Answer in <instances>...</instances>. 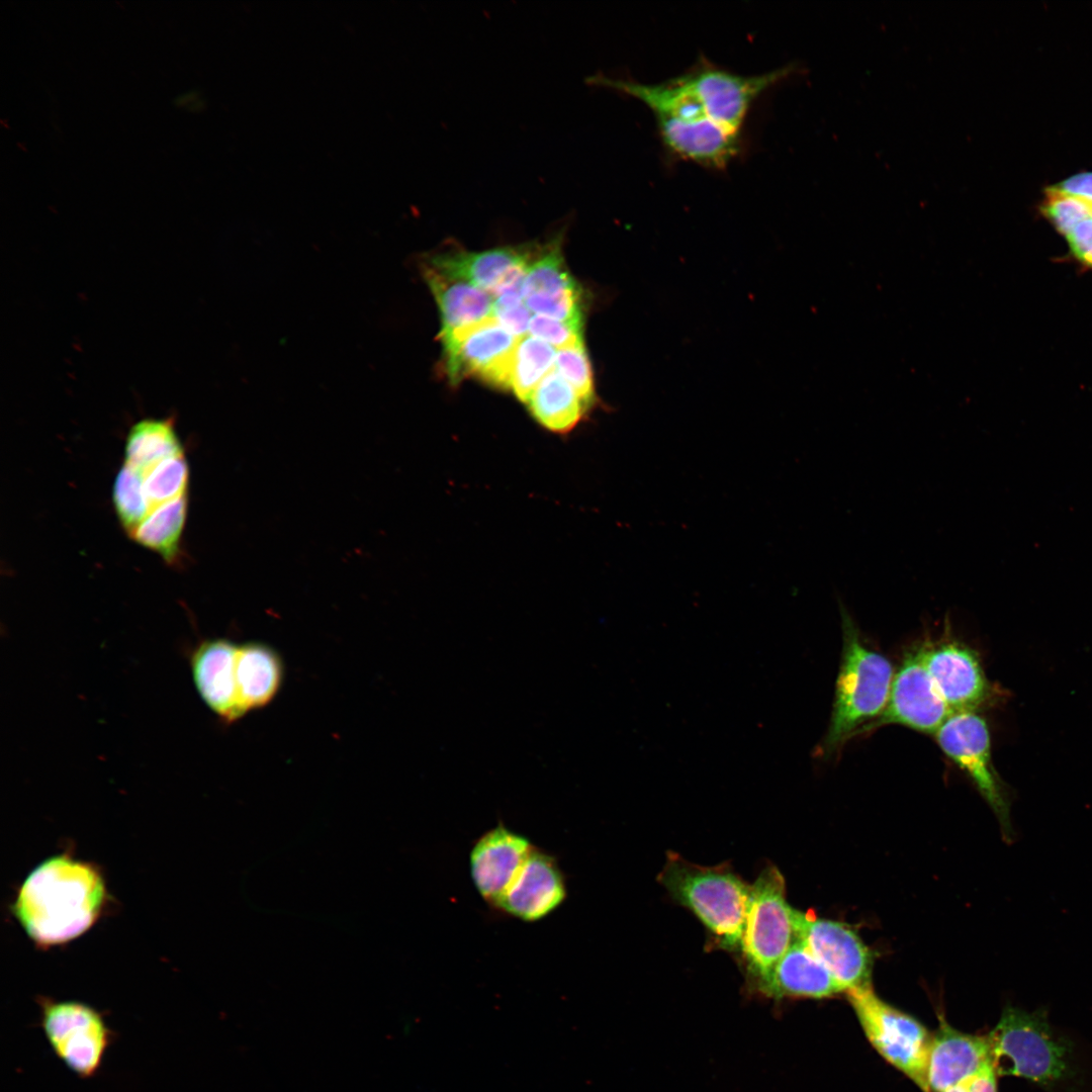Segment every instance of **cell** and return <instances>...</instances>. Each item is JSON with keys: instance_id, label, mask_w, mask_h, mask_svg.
<instances>
[{"instance_id": "obj_1", "label": "cell", "mask_w": 1092, "mask_h": 1092, "mask_svg": "<svg viewBox=\"0 0 1092 1092\" xmlns=\"http://www.w3.org/2000/svg\"><path fill=\"white\" fill-rule=\"evenodd\" d=\"M105 901V882L97 868L62 853L29 873L12 910L36 944L53 946L87 931L102 913Z\"/></svg>"}, {"instance_id": "obj_2", "label": "cell", "mask_w": 1092, "mask_h": 1092, "mask_svg": "<svg viewBox=\"0 0 1092 1092\" xmlns=\"http://www.w3.org/2000/svg\"><path fill=\"white\" fill-rule=\"evenodd\" d=\"M839 611L842 652L831 718L821 744L824 757L834 754L880 717L888 703L894 677L891 662L864 644L855 622L840 601Z\"/></svg>"}, {"instance_id": "obj_3", "label": "cell", "mask_w": 1092, "mask_h": 1092, "mask_svg": "<svg viewBox=\"0 0 1092 1092\" xmlns=\"http://www.w3.org/2000/svg\"><path fill=\"white\" fill-rule=\"evenodd\" d=\"M658 881L699 918L720 948L740 949L751 886L729 867H702L670 852Z\"/></svg>"}, {"instance_id": "obj_4", "label": "cell", "mask_w": 1092, "mask_h": 1092, "mask_svg": "<svg viewBox=\"0 0 1092 1092\" xmlns=\"http://www.w3.org/2000/svg\"><path fill=\"white\" fill-rule=\"evenodd\" d=\"M987 1036L997 1075L1022 1077L1042 1087L1070 1075L1069 1043L1054 1033L1042 1011L1009 1006Z\"/></svg>"}, {"instance_id": "obj_5", "label": "cell", "mask_w": 1092, "mask_h": 1092, "mask_svg": "<svg viewBox=\"0 0 1092 1092\" xmlns=\"http://www.w3.org/2000/svg\"><path fill=\"white\" fill-rule=\"evenodd\" d=\"M795 909L786 900L785 879L778 868L762 870L750 887L740 950L756 987L796 939Z\"/></svg>"}, {"instance_id": "obj_6", "label": "cell", "mask_w": 1092, "mask_h": 1092, "mask_svg": "<svg viewBox=\"0 0 1092 1092\" xmlns=\"http://www.w3.org/2000/svg\"><path fill=\"white\" fill-rule=\"evenodd\" d=\"M846 994L873 1046L923 1092H929L926 1069L932 1035L925 1026L879 998L872 985Z\"/></svg>"}, {"instance_id": "obj_7", "label": "cell", "mask_w": 1092, "mask_h": 1092, "mask_svg": "<svg viewBox=\"0 0 1092 1092\" xmlns=\"http://www.w3.org/2000/svg\"><path fill=\"white\" fill-rule=\"evenodd\" d=\"M40 1025L53 1052L83 1079L95 1076L113 1041L103 1014L78 1001L40 998Z\"/></svg>"}, {"instance_id": "obj_8", "label": "cell", "mask_w": 1092, "mask_h": 1092, "mask_svg": "<svg viewBox=\"0 0 1092 1092\" xmlns=\"http://www.w3.org/2000/svg\"><path fill=\"white\" fill-rule=\"evenodd\" d=\"M444 366L452 384L475 377L498 388H510L519 337L490 316L439 337Z\"/></svg>"}, {"instance_id": "obj_9", "label": "cell", "mask_w": 1092, "mask_h": 1092, "mask_svg": "<svg viewBox=\"0 0 1092 1092\" xmlns=\"http://www.w3.org/2000/svg\"><path fill=\"white\" fill-rule=\"evenodd\" d=\"M951 713L927 670L920 645L905 654L894 674L885 710L861 733L886 724H900L935 735Z\"/></svg>"}, {"instance_id": "obj_10", "label": "cell", "mask_w": 1092, "mask_h": 1092, "mask_svg": "<svg viewBox=\"0 0 1092 1092\" xmlns=\"http://www.w3.org/2000/svg\"><path fill=\"white\" fill-rule=\"evenodd\" d=\"M935 737L944 754L972 779L1007 828L1008 802L992 763L990 734L984 719L974 711L951 713Z\"/></svg>"}, {"instance_id": "obj_11", "label": "cell", "mask_w": 1092, "mask_h": 1092, "mask_svg": "<svg viewBox=\"0 0 1092 1092\" xmlns=\"http://www.w3.org/2000/svg\"><path fill=\"white\" fill-rule=\"evenodd\" d=\"M794 922L796 939L823 964L845 992L871 985L873 953L849 925L796 909Z\"/></svg>"}, {"instance_id": "obj_12", "label": "cell", "mask_w": 1092, "mask_h": 1092, "mask_svg": "<svg viewBox=\"0 0 1092 1092\" xmlns=\"http://www.w3.org/2000/svg\"><path fill=\"white\" fill-rule=\"evenodd\" d=\"M539 248L523 245L500 247L483 252L450 249L435 254L429 266L454 278L467 281L497 297L521 291L530 263Z\"/></svg>"}, {"instance_id": "obj_13", "label": "cell", "mask_w": 1092, "mask_h": 1092, "mask_svg": "<svg viewBox=\"0 0 1092 1092\" xmlns=\"http://www.w3.org/2000/svg\"><path fill=\"white\" fill-rule=\"evenodd\" d=\"M791 72L792 68L784 67L761 75L740 76L712 66H701L684 76L710 119L739 134L752 102Z\"/></svg>"}, {"instance_id": "obj_14", "label": "cell", "mask_w": 1092, "mask_h": 1092, "mask_svg": "<svg viewBox=\"0 0 1092 1092\" xmlns=\"http://www.w3.org/2000/svg\"><path fill=\"white\" fill-rule=\"evenodd\" d=\"M522 295L532 313L582 328L581 290L565 265L558 239L539 248Z\"/></svg>"}, {"instance_id": "obj_15", "label": "cell", "mask_w": 1092, "mask_h": 1092, "mask_svg": "<svg viewBox=\"0 0 1092 1092\" xmlns=\"http://www.w3.org/2000/svg\"><path fill=\"white\" fill-rule=\"evenodd\" d=\"M922 646L927 670L952 713L975 712L988 700L989 682L970 647L948 637Z\"/></svg>"}, {"instance_id": "obj_16", "label": "cell", "mask_w": 1092, "mask_h": 1092, "mask_svg": "<svg viewBox=\"0 0 1092 1092\" xmlns=\"http://www.w3.org/2000/svg\"><path fill=\"white\" fill-rule=\"evenodd\" d=\"M534 845L503 823L484 832L471 848L469 862L473 884L493 907L529 857Z\"/></svg>"}, {"instance_id": "obj_17", "label": "cell", "mask_w": 1092, "mask_h": 1092, "mask_svg": "<svg viewBox=\"0 0 1092 1092\" xmlns=\"http://www.w3.org/2000/svg\"><path fill=\"white\" fill-rule=\"evenodd\" d=\"M566 895L565 878L556 858L534 846L494 908L520 920L534 922L557 909Z\"/></svg>"}, {"instance_id": "obj_18", "label": "cell", "mask_w": 1092, "mask_h": 1092, "mask_svg": "<svg viewBox=\"0 0 1092 1092\" xmlns=\"http://www.w3.org/2000/svg\"><path fill=\"white\" fill-rule=\"evenodd\" d=\"M239 645L229 639L202 641L191 657L197 691L204 703L221 720L234 722L247 712L239 695L236 665Z\"/></svg>"}, {"instance_id": "obj_19", "label": "cell", "mask_w": 1092, "mask_h": 1092, "mask_svg": "<svg viewBox=\"0 0 1092 1092\" xmlns=\"http://www.w3.org/2000/svg\"><path fill=\"white\" fill-rule=\"evenodd\" d=\"M993 1064L988 1036L963 1033L943 1023L932 1035L926 1079L929 1092H941L975 1077Z\"/></svg>"}, {"instance_id": "obj_20", "label": "cell", "mask_w": 1092, "mask_h": 1092, "mask_svg": "<svg viewBox=\"0 0 1092 1092\" xmlns=\"http://www.w3.org/2000/svg\"><path fill=\"white\" fill-rule=\"evenodd\" d=\"M757 989L776 999H820L845 992L823 964L798 939H795Z\"/></svg>"}, {"instance_id": "obj_21", "label": "cell", "mask_w": 1092, "mask_h": 1092, "mask_svg": "<svg viewBox=\"0 0 1092 1092\" xmlns=\"http://www.w3.org/2000/svg\"><path fill=\"white\" fill-rule=\"evenodd\" d=\"M424 276L439 307V337L492 316L493 297L487 291L429 265L424 268Z\"/></svg>"}, {"instance_id": "obj_22", "label": "cell", "mask_w": 1092, "mask_h": 1092, "mask_svg": "<svg viewBox=\"0 0 1092 1092\" xmlns=\"http://www.w3.org/2000/svg\"><path fill=\"white\" fill-rule=\"evenodd\" d=\"M236 675L240 700L246 712L265 707L281 687L282 659L275 649L264 643H244L239 645Z\"/></svg>"}, {"instance_id": "obj_23", "label": "cell", "mask_w": 1092, "mask_h": 1092, "mask_svg": "<svg viewBox=\"0 0 1092 1092\" xmlns=\"http://www.w3.org/2000/svg\"><path fill=\"white\" fill-rule=\"evenodd\" d=\"M526 404L536 421L556 433L573 429L587 408L554 367L539 382Z\"/></svg>"}, {"instance_id": "obj_24", "label": "cell", "mask_w": 1092, "mask_h": 1092, "mask_svg": "<svg viewBox=\"0 0 1092 1092\" xmlns=\"http://www.w3.org/2000/svg\"><path fill=\"white\" fill-rule=\"evenodd\" d=\"M125 465L144 475L161 461L184 455L170 419H146L129 430L125 443Z\"/></svg>"}, {"instance_id": "obj_25", "label": "cell", "mask_w": 1092, "mask_h": 1092, "mask_svg": "<svg viewBox=\"0 0 1092 1092\" xmlns=\"http://www.w3.org/2000/svg\"><path fill=\"white\" fill-rule=\"evenodd\" d=\"M187 514V495L154 508L129 534L139 544L156 551L167 562L177 559Z\"/></svg>"}, {"instance_id": "obj_26", "label": "cell", "mask_w": 1092, "mask_h": 1092, "mask_svg": "<svg viewBox=\"0 0 1092 1092\" xmlns=\"http://www.w3.org/2000/svg\"><path fill=\"white\" fill-rule=\"evenodd\" d=\"M555 356L556 349L551 345L529 334L520 338L510 389L521 401L526 403L539 382L553 369Z\"/></svg>"}, {"instance_id": "obj_27", "label": "cell", "mask_w": 1092, "mask_h": 1092, "mask_svg": "<svg viewBox=\"0 0 1092 1092\" xmlns=\"http://www.w3.org/2000/svg\"><path fill=\"white\" fill-rule=\"evenodd\" d=\"M188 477L184 455L167 458L147 471L143 480L151 511L162 504L185 496Z\"/></svg>"}, {"instance_id": "obj_28", "label": "cell", "mask_w": 1092, "mask_h": 1092, "mask_svg": "<svg viewBox=\"0 0 1092 1092\" xmlns=\"http://www.w3.org/2000/svg\"><path fill=\"white\" fill-rule=\"evenodd\" d=\"M112 495L118 519L130 534L151 511L143 475L124 464L116 475Z\"/></svg>"}, {"instance_id": "obj_29", "label": "cell", "mask_w": 1092, "mask_h": 1092, "mask_svg": "<svg viewBox=\"0 0 1092 1092\" xmlns=\"http://www.w3.org/2000/svg\"><path fill=\"white\" fill-rule=\"evenodd\" d=\"M1041 211L1062 235L1067 236L1081 221L1092 217V202L1050 186L1045 189Z\"/></svg>"}, {"instance_id": "obj_30", "label": "cell", "mask_w": 1092, "mask_h": 1092, "mask_svg": "<svg viewBox=\"0 0 1092 1092\" xmlns=\"http://www.w3.org/2000/svg\"><path fill=\"white\" fill-rule=\"evenodd\" d=\"M554 368L574 388L588 408L595 393L590 363L584 345L557 350Z\"/></svg>"}, {"instance_id": "obj_31", "label": "cell", "mask_w": 1092, "mask_h": 1092, "mask_svg": "<svg viewBox=\"0 0 1092 1092\" xmlns=\"http://www.w3.org/2000/svg\"><path fill=\"white\" fill-rule=\"evenodd\" d=\"M532 315L521 291L507 292L493 298L492 317L516 337L528 335Z\"/></svg>"}, {"instance_id": "obj_32", "label": "cell", "mask_w": 1092, "mask_h": 1092, "mask_svg": "<svg viewBox=\"0 0 1092 1092\" xmlns=\"http://www.w3.org/2000/svg\"><path fill=\"white\" fill-rule=\"evenodd\" d=\"M528 334L557 350L583 345L582 329L543 315H532Z\"/></svg>"}, {"instance_id": "obj_33", "label": "cell", "mask_w": 1092, "mask_h": 1092, "mask_svg": "<svg viewBox=\"0 0 1092 1092\" xmlns=\"http://www.w3.org/2000/svg\"><path fill=\"white\" fill-rule=\"evenodd\" d=\"M1066 238L1074 256L1092 267V217L1077 224Z\"/></svg>"}, {"instance_id": "obj_34", "label": "cell", "mask_w": 1092, "mask_h": 1092, "mask_svg": "<svg viewBox=\"0 0 1092 1092\" xmlns=\"http://www.w3.org/2000/svg\"><path fill=\"white\" fill-rule=\"evenodd\" d=\"M1053 186L1064 193L1092 202V172L1073 175Z\"/></svg>"}, {"instance_id": "obj_35", "label": "cell", "mask_w": 1092, "mask_h": 1092, "mask_svg": "<svg viewBox=\"0 0 1092 1092\" xmlns=\"http://www.w3.org/2000/svg\"><path fill=\"white\" fill-rule=\"evenodd\" d=\"M996 1075L993 1064L988 1065L974 1077L971 1092H997Z\"/></svg>"}, {"instance_id": "obj_36", "label": "cell", "mask_w": 1092, "mask_h": 1092, "mask_svg": "<svg viewBox=\"0 0 1092 1092\" xmlns=\"http://www.w3.org/2000/svg\"><path fill=\"white\" fill-rule=\"evenodd\" d=\"M974 1077L968 1078L961 1083L943 1090L941 1092H971L972 1082Z\"/></svg>"}]
</instances>
